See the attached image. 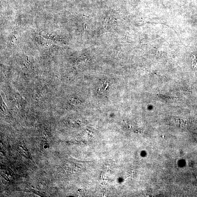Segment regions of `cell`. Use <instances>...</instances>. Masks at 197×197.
<instances>
[{
  "mask_svg": "<svg viewBox=\"0 0 197 197\" xmlns=\"http://www.w3.org/2000/svg\"><path fill=\"white\" fill-rule=\"evenodd\" d=\"M84 30L85 31H86V30L87 29V25H86V24H84Z\"/></svg>",
  "mask_w": 197,
  "mask_h": 197,
  "instance_id": "6da1fadb",
  "label": "cell"
}]
</instances>
